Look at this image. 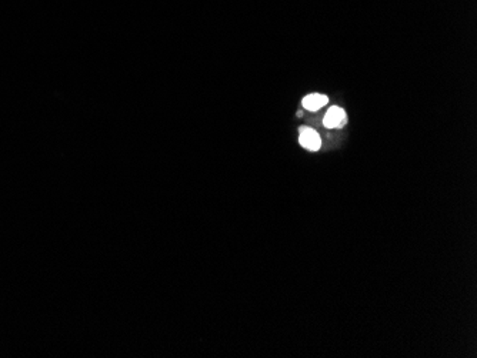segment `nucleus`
<instances>
[{
    "label": "nucleus",
    "instance_id": "nucleus-2",
    "mask_svg": "<svg viewBox=\"0 0 477 358\" xmlns=\"http://www.w3.org/2000/svg\"><path fill=\"white\" fill-rule=\"evenodd\" d=\"M299 143L304 149H307L310 152H316L322 147V138H320L319 133L313 129L306 127V126L300 127Z\"/></svg>",
    "mask_w": 477,
    "mask_h": 358
},
{
    "label": "nucleus",
    "instance_id": "nucleus-1",
    "mask_svg": "<svg viewBox=\"0 0 477 358\" xmlns=\"http://www.w3.org/2000/svg\"><path fill=\"white\" fill-rule=\"evenodd\" d=\"M346 123H347V114L342 107H338V106L330 107L323 118V125L327 129H340Z\"/></svg>",
    "mask_w": 477,
    "mask_h": 358
},
{
    "label": "nucleus",
    "instance_id": "nucleus-3",
    "mask_svg": "<svg viewBox=\"0 0 477 358\" xmlns=\"http://www.w3.org/2000/svg\"><path fill=\"white\" fill-rule=\"evenodd\" d=\"M327 102H329V99H327V96H324V94L313 93V94H307V96L303 99L302 105L309 111H318L324 105H327Z\"/></svg>",
    "mask_w": 477,
    "mask_h": 358
}]
</instances>
